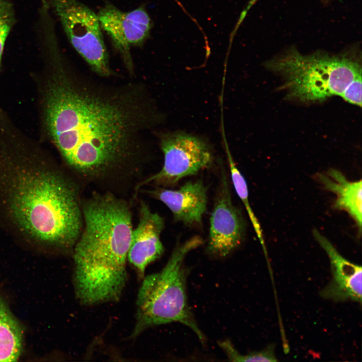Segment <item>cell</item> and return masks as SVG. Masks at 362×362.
Segmentation results:
<instances>
[{"label": "cell", "instance_id": "6da1fadb", "mask_svg": "<svg viewBox=\"0 0 362 362\" xmlns=\"http://www.w3.org/2000/svg\"><path fill=\"white\" fill-rule=\"evenodd\" d=\"M40 52L42 126L65 165L96 183L137 173L149 157L147 135L163 119L145 84L90 76L72 65L56 41Z\"/></svg>", "mask_w": 362, "mask_h": 362}, {"label": "cell", "instance_id": "7a4b0ae2", "mask_svg": "<svg viewBox=\"0 0 362 362\" xmlns=\"http://www.w3.org/2000/svg\"><path fill=\"white\" fill-rule=\"evenodd\" d=\"M13 124L0 122V191L13 222L38 243L72 250L83 226L74 182Z\"/></svg>", "mask_w": 362, "mask_h": 362}, {"label": "cell", "instance_id": "3957f363", "mask_svg": "<svg viewBox=\"0 0 362 362\" xmlns=\"http://www.w3.org/2000/svg\"><path fill=\"white\" fill-rule=\"evenodd\" d=\"M83 226L74 247L73 285L85 306L120 299L128 280L127 255L133 230L128 204L112 193L81 202Z\"/></svg>", "mask_w": 362, "mask_h": 362}, {"label": "cell", "instance_id": "277c9868", "mask_svg": "<svg viewBox=\"0 0 362 362\" xmlns=\"http://www.w3.org/2000/svg\"><path fill=\"white\" fill-rule=\"evenodd\" d=\"M202 243V238L196 236L177 245L160 272L143 278L137 296L136 320L130 338L153 326L179 322L191 328L202 343L205 342L188 303L187 271L184 265L188 253Z\"/></svg>", "mask_w": 362, "mask_h": 362}, {"label": "cell", "instance_id": "5b68a950", "mask_svg": "<svg viewBox=\"0 0 362 362\" xmlns=\"http://www.w3.org/2000/svg\"><path fill=\"white\" fill-rule=\"evenodd\" d=\"M265 65L283 78L288 98L305 102L340 97L361 74V65L354 57L322 52L303 55L295 48L267 61Z\"/></svg>", "mask_w": 362, "mask_h": 362}, {"label": "cell", "instance_id": "8992f818", "mask_svg": "<svg viewBox=\"0 0 362 362\" xmlns=\"http://www.w3.org/2000/svg\"><path fill=\"white\" fill-rule=\"evenodd\" d=\"M71 45L98 77H117L109 62L96 14L78 0H45Z\"/></svg>", "mask_w": 362, "mask_h": 362}, {"label": "cell", "instance_id": "52a82bcc", "mask_svg": "<svg viewBox=\"0 0 362 362\" xmlns=\"http://www.w3.org/2000/svg\"><path fill=\"white\" fill-rule=\"evenodd\" d=\"M164 160L161 170L139 183L136 191L150 183L172 186L180 179L195 175L209 167L213 161L211 150L201 138L182 132L155 133Z\"/></svg>", "mask_w": 362, "mask_h": 362}, {"label": "cell", "instance_id": "ba28073f", "mask_svg": "<svg viewBox=\"0 0 362 362\" xmlns=\"http://www.w3.org/2000/svg\"><path fill=\"white\" fill-rule=\"evenodd\" d=\"M97 15L101 28L111 38L129 77L135 78L130 49L142 44L149 36L152 22L148 13L142 7L125 12L108 4L100 9Z\"/></svg>", "mask_w": 362, "mask_h": 362}, {"label": "cell", "instance_id": "9c48e42d", "mask_svg": "<svg viewBox=\"0 0 362 362\" xmlns=\"http://www.w3.org/2000/svg\"><path fill=\"white\" fill-rule=\"evenodd\" d=\"M217 196L210 219L207 251L210 254L223 257L236 249L242 241L245 223L242 214L232 201L226 173L221 172Z\"/></svg>", "mask_w": 362, "mask_h": 362}, {"label": "cell", "instance_id": "30bf717a", "mask_svg": "<svg viewBox=\"0 0 362 362\" xmlns=\"http://www.w3.org/2000/svg\"><path fill=\"white\" fill-rule=\"evenodd\" d=\"M139 209V222L132 230L127 261L135 269L138 279L142 280L147 266L164 252L160 235L164 221L143 201L140 202Z\"/></svg>", "mask_w": 362, "mask_h": 362}, {"label": "cell", "instance_id": "8fae6325", "mask_svg": "<svg viewBox=\"0 0 362 362\" xmlns=\"http://www.w3.org/2000/svg\"><path fill=\"white\" fill-rule=\"evenodd\" d=\"M314 236L327 253L331 264L332 280L320 292L322 297L335 302L351 300L361 303V275L360 265L343 257L331 243L318 231Z\"/></svg>", "mask_w": 362, "mask_h": 362}, {"label": "cell", "instance_id": "7c38bea8", "mask_svg": "<svg viewBox=\"0 0 362 362\" xmlns=\"http://www.w3.org/2000/svg\"><path fill=\"white\" fill-rule=\"evenodd\" d=\"M147 193L164 203L175 221L189 225L201 223L207 204V189L202 180L189 181L177 190L156 188Z\"/></svg>", "mask_w": 362, "mask_h": 362}, {"label": "cell", "instance_id": "4fadbf2b", "mask_svg": "<svg viewBox=\"0 0 362 362\" xmlns=\"http://www.w3.org/2000/svg\"><path fill=\"white\" fill-rule=\"evenodd\" d=\"M317 178L323 186L336 195L334 208L347 212L361 230L362 181L350 182L339 171L329 169L318 174Z\"/></svg>", "mask_w": 362, "mask_h": 362}, {"label": "cell", "instance_id": "5bb4252c", "mask_svg": "<svg viewBox=\"0 0 362 362\" xmlns=\"http://www.w3.org/2000/svg\"><path fill=\"white\" fill-rule=\"evenodd\" d=\"M223 136L224 145L225 147V149L230 167L231 178L235 190L246 210L254 231L260 244L262 246L263 250L266 255V251L264 244V241L263 238V237L262 230L256 217L255 216L253 212L252 211L248 200V193L246 182L236 166L231 155L230 149H229V146L226 140V138L224 135H223Z\"/></svg>", "mask_w": 362, "mask_h": 362}, {"label": "cell", "instance_id": "9a60e30c", "mask_svg": "<svg viewBox=\"0 0 362 362\" xmlns=\"http://www.w3.org/2000/svg\"><path fill=\"white\" fill-rule=\"evenodd\" d=\"M219 345L225 352L229 360L233 361H277L274 344L268 345L260 351L250 352L243 355L239 353L229 340L219 342Z\"/></svg>", "mask_w": 362, "mask_h": 362}, {"label": "cell", "instance_id": "2e32d148", "mask_svg": "<svg viewBox=\"0 0 362 362\" xmlns=\"http://www.w3.org/2000/svg\"><path fill=\"white\" fill-rule=\"evenodd\" d=\"M16 23L12 3L10 0H0V68L6 42Z\"/></svg>", "mask_w": 362, "mask_h": 362}, {"label": "cell", "instance_id": "e0dca14e", "mask_svg": "<svg viewBox=\"0 0 362 362\" xmlns=\"http://www.w3.org/2000/svg\"><path fill=\"white\" fill-rule=\"evenodd\" d=\"M340 97L350 104L361 106V74L349 84Z\"/></svg>", "mask_w": 362, "mask_h": 362}]
</instances>
